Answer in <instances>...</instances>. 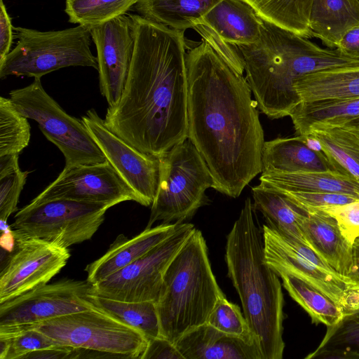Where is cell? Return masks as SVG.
I'll return each mask as SVG.
<instances>
[{
  "instance_id": "obj_10",
  "label": "cell",
  "mask_w": 359,
  "mask_h": 359,
  "mask_svg": "<svg viewBox=\"0 0 359 359\" xmlns=\"http://www.w3.org/2000/svg\"><path fill=\"white\" fill-rule=\"evenodd\" d=\"M110 208L67 199L29 203L16 212L12 228L18 235L69 248L90 240Z\"/></svg>"
},
{
  "instance_id": "obj_21",
  "label": "cell",
  "mask_w": 359,
  "mask_h": 359,
  "mask_svg": "<svg viewBox=\"0 0 359 359\" xmlns=\"http://www.w3.org/2000/svg\"><path fill=\"white\" fill-rule=\"evenodd\" d=\"M262 161V173L339 172L321 150L313 148L309 138L302 135L265 142Z\"/></svg>"
},
{
  "instance_id": "obj_13",
  "label": "cell",
  "mask_w": 359,
  "mask_h": 359,
  "mask_svg": "<svg viewBox=\"0 0 359 359\" xmlns=\"http://www.w3.org/2000/svg\"><path fill=\"white\" fill-rule=\"evenodd\" d=\"M13 234L15 243L0 273V303L48 283L70 257L68 248Z\"/></svg>"
},
{
  "instance_id": "obj_36",
  "label": "cell",
  "mask_w": 359,
  "mask_h": 359,
  "mask_svg": "<svg viewBox=\"0 0 359 359\" xmlns=\"http://www.w3.org/2000/svg\"><path fill=\"white\" fill-rule=\"evenodd\" d=\"M19 155L0 157V219L7 222L18 210L21 191L28 171H22L18 164Z\"/></svg>"
},
{
  "instance_id": "obj_7",
  "label": "cell",
  "mask_w": 359,
  "mask_h": 359,
  "mask_svg": "<svg viewBox=\"0 0 359 359\" xmlns=\"http://www.w3.org/2000/svg\"><path fill=\"white\" fill-rule=\"evenodd\" d=\"M18 42L0 61V78L8 76L41 78L68 67H90L98 70L90 50L89 28L78 25L57 31L41 32L13 27Z\"/></svg>"
},
{
  "instance_id": "obj_40",
  "label": "cell",
  "mask_w": 359,
  "mask_h": 359,
  "mask_svg": "<svg viewBox=\"0 0 359 359\" xmlns=\"http://www.w3.org/2000/svg\"><path fill=\"white\" fill-rule=\"evenodd\" d=\"M320 210L336 219L342 233L353 245L359 236V199L349 203Z\"/></svg>"
},
{
  "instance_id": "obj_6",
  "label": "cell",
  "mask_w": 359,
  "mask_h": 359,
  "mask_svg": "<svg viewBox=\"0 0 359 359\" xmlns=\"http://www.w3.org/2000/svg\"><path fill=\"white\" fill-rule=\"evenodd\" d=\"M159 158L158 185L146 229L158 221L170 224L191 219L210 202L205 192L213 184L208 165L188 138Z\"/></svg>"
},
{
  "instance_id": "obj_1",
  "label": "cell",
  "mask_w": 359,
  "mask_h": 359,
  "mask_svg": "<svg viewBox=\"0 0 359 359\" xmlns=\"http://www.w3.org/2000/svg\"><path fill=\"white\" fill-rule=\"evenodd\" d=\"M188 139L208 165L212 188L231 198L262 171L264 130L243 75L205 40L186 55Z\"/></svg>"
},
{
  "instance_id": "obj_29",
  "label": "cell",
  "mask_w": 359,
  "mask_h": 359,
  "mask_svg": "<svg viewBox=\"0 0 359 359\" xmlns=\"http://www.w3.org/2000/svg\"><path fill=\"white\" fill-rule=\"evenodd\" d=\"M318 145L335 168L359 180V137L342 126L311 129L306 136Z\"/></svg>"
},
{
  "instance_id": "obj_49",
  "label": "cell",
  "mask_w": 359,
  "mask_h": 359,
  "mask_svg": "<svg viewBox=\"0 0 359 359\" xmlns=\"http://www.w3.org/2000/svg\"><path fill=\"white\" fill-rule=\"evenodd\" d=\"M358 238H359V236Z\"/></svg>"
},
{
  "instance_id": "obj_47",
  "label": "cell",
  "mask_w": 359,
  "mask_h": 359,
  "mask_svg": "<svg viewBox=\"0 0 359 359\" xmlns=\"http://www.w3.org/2000/svg\"><path fill=\"white\" fill-rule=\"evenodd\" d=\"M359 311V305L358 306V307L355 311Z\"/></svg>"
},
{
  "instance_id": "obj_38",
  "label": "cell",
  "mask_w": 359,
  "mask_h": 359,
  "mask_svg": "<svg viewBox=\"0 0 359 359\" xmlns=\"http://www.w3.org/2000/svg\"><path fill=\"white\" fill-rule=\"evenodd\" d=\"M60 346L35 329H28L0 337L1 359H24L35 351Z\"/></svg>"
},
{
  "instance_id": "obj_20",
  "label": "cell",
  "mask_w": 359,
  "mask_h": 359,
  "mask_svg": "<svg viewBox=\"0 0 359 359\" xmlns=\"http://www.w3.org/2000/svg\"><path fill=\"white\" fill-rule=\"evenodd\" d=\"M180 224L161 223L145 228L130 239L119 235L102 257L86 266L87 280L95 285L131 264L173 234Z\"/></svg>"
},
{
  "instance_id": "obj_45",
  "label": "cell",
  "mask_w": 359,
  "mask_h": 359,
  "mask_svg": "<svg viewBox=\"0 0 359 359\" xmlns=\"http://www.w3.org/2000/svg\"><path fill=\"white\" fill-rule=\"evenodd\" d=\"M349 278L359 282V238L353 244V265Z\"/></svg>"
},
{
  "instance_id": "obj_28",
  "label": "cell",
  "mask_w": 359,
  "mask_h": 359,
  "mask_svg": "<svg viewBox=\"0 0 359 359\" xmlns=\"http://www.w3.org/2000/svg\"><path fill=\"white\" fill-rule=\"evenodd\" d=\"M254 210L259 211L271 229L307 245L299 226L301 207L284 194L259 184L252 188Z\"/></svg>"
},
{
  "instance_id": "obj_5",
  "label": "cell",
  "mask_w": 359,
  "mask_h": 359,
  "mask_svg": "<svg viewBox=\"0 0 359 359\" xmlns=\"http://www.w3.org/2000/svg\"><path fill=\"white\" fill-rule=\"evenodd\" d=\"M208 248L197 229L168 268L156 304L161 337L175 344L208 323L217 300L224 296L216 280Z\"/></svg>"
},
{
  "instance_id": "obj_26",
  "label": "cell",
  "mask_w": 359,
  "mask_h": 359,
  "mask_svg": "<svg viewBox=\"0 0 359 359\" xmlns=\"http://www.w3.org/2000/svg\"><path fill=\"white\" fill-rule=\"evenodd\" d=\"M298 135L320 127L342 126L359 117V97L302 102L289 116Z\"/></svg>"
},
{
  "instance_id": "obj_12",
  "label": "cell",
  "mask_w": 359,
  "mask_h": 359,
  "mask_svg": "<svg viewBox=\"0 0 359 359\" xmlns=\"http://www.w3.org/2000/svg\"><path fill=\"white\" fill-rule=\"evenodd\" d=\"M183 222L177 231L140 258L93 285L97 295L124 302H156L170 263L195 231Z\"/></svg>"
},
{
  "instance_id": "obj_46",
  "label": "cell",
  "mask_w": 359,
  "mask_h": 359,
  "mask_svg": "<svg viewBox=\"0 0 359 359\" xmlns=\"http://www.w3.org/2000/svg\"><path fill=\"white\" fill-rule=\"evenodd\" d=\"M342 127L353 133L359 137V117L344 123Z\"/></svg>"
},
{
  "instance_id": "obj_34",
  "label": "cell",
  "mask_w": 359,
  "mask_h": 359,
  "mask_svg": "<svg viewBox=\"0 0 359 359\" xmlns=\"http://www.w3.org/2000/svg\"><path fill=\"white\" fill-rule=\"evenodd\" d=\"M138 0H66L69 21L88 28L125 15Z\"/></svg>"
},
{
  "instance_id": "obj_41",
  "label": "cell",
  "mask_w": 359,
  "mask_h": 359,
  "mask_svg": "<svg viewBox=\"0 0 359 359\" xmlns=\"http://www.w3.org/2000/svg\"><path fill=\"white\" fill-rule=\"evenodd\" d=\"M184 359L174 344L163 337L148 339L141 359Z\"/></svg>"
},
{
  "instance_id": "obj_25",
  "label": "cell",
  "mask_w": 359,
  "mask_h": 359,
  "mask_svg": "<svg viewBox=\"0 0 359 359\" xmlns=\"http://www.w3.org/2000/svg\"><path fill=\"white\" fill-rule=\"evenodd\" d=\"M259 182L280 191L340 193L359 199V180L339 172L262 173Z\"/></svg>"
},
{
  "instance_id": "obj_48",
  "label": "cell",
  "mask_w": 359,
  "mask_h": 359,
  "mask_svg": "<svg viewBox=\"0 0 359 359\" xmlns=\"http://www.w3.org/2000/svg\"><path fill=\"white\" fill-rule=\"evenodd\" d=\"M359 2V0H357Z\"/></svg>"
},
{
  "instance_id": "obj_33",
  "label": "cell",
  "mask_w": 359,
  "mask_h": 359,
  "mask_svg": "<svg viewBox=\"0 0 359 359\" xmlns=\"http://www.w3.org/2000/svg\"><path fill=\"white\" fill-rule=\"evenodd\" d=\"M264 20L309 38V15L313 0H244Z\"/></svg>"
},
{
  "instance_id": "obj_42",
  "label": "cell",
  "mask_w": 359,
  "mask_h": 359,
  "mask_svg": "<svg viewBox=\"0 0 359 359\" xmlns=\"http://www.w3.org/2000/svg\"><path fill=\"white\" fill-rule=\"evenodd\" d=\"M13 27L6 6L0 0V61L11 52Z\"/></svg>"
},
{
  "instance_id": "obj_16",
  "label": "cell",
  "mask_w": 359,
  "mask_h": 359,
  "mask_svg": "<svg viewBox=\"0 0 359 359\" xmlns=\"http://www.w3.org/2000/svg\"><path fill=\"white\" fill-rule=\"evenodd\" d=\"M89 29L97 49L100 93L112 107L120 100L133 56L131 18L125 14Z\"/></svg>"
},
{
  "instance_id": "obj_18",
  "label": "cell",
  "mask_w": 359,
  "mask_h": 359,
  "mask_svg": "<svg viewBox=\"0 0 359 359\" xmlns=\"http://www.w3.org/2000/svg\"><path fill=\"white\" fill-rule=\"evenodd\" d=\"M263 19L244 0H222L193 29L208 43L250 45L261 36Z\"/></svg>"
},
{
  "instance_id": "obj_23",
  "label": "cell",
  "mask_w": 359,
  "mask_h": 359,
  "mask_svg": "<svg viewBox=\"0 0 359 359\" xmlns=\"http://www.w3.org/2000/svg\"><path fill=\"white\" fill-rule=\"evenodd\" d=\"M359 25L357 0H313L309 15L311 37L337 48L344 35Z\"/></svg>"
},
{
  "instance_id": "obj_19",
  "label": "cell",
  "mask_w": 359,
  "mask_h": 359,
  "mask_svg": "<svg viewBox=\"0 0 359 359\" xmlns=\"http://www.w3.org/2000/svg\"><path fill=\"white\" fill-rule=\"evenodd\" d=\"M298 222L307 245L337 273L349 278L353 245L344 236L336 219L322 210L301 207Z\"/></svg>"
},
{
  "instance_id": "obj_3",
  "label": "cell",
  "mask_w": 359,
  "mask_h": 359,
  "mask_svg": "<svg viewBox=\"0 0 359 359\" xmlns=\"http://www.w3.org/2000/svg\"><path fill=\"white\" fill-rule=\"evenodd\" d=\"M236 47L258 108L270 119L289 116L302 102L294 87L301 77L325 69L359 65V61L337 48H321L264 19L259 40Z\"/></svg>"
},
{
  "instance_id": "obj_15",
  "label": "cell",
  "mask_w": 359,
  "mask_h": 359,
  "mask_svg": "<svg viewBox=\"0 0 359 359\" xmlns=\"http://www.w3.org/2000/svg\"><path fill=\"white\" fill-rule=\"evenodd\" d=\"M56 199L102 203L111 207L127 201L140 204L138 196L108 161L65 167L57 177L30 203L35 204Z\"/></svg>"
},
{
  "instance_id": "obj_35",
  "label": "cell",
  "mask_w": 359,
  "mask_h": 359,
  "mask_svg": "<svg viewBox=\"0 0 359 359\" xmlns=\"http://www.w3.org/2000/svg\"><path fill=\"white\" fill-rule=\"evenodd\" d=\"M10 98L0 97V157L19 155L28 146L30 126Z\"/></svg>"
},
{
  "instance_id": "obj_27",
  "label": "cell",
  "mask_w": 359,
  "mask_h": 359,
  "mask_svg": "<svg viewBox=\"0 0 359 359\" xmlns=\"http://www.w3.org/2000/svg\"><path fill=\"white\" fill-rule=\"evenodd\" d=\"M222 0H138V15L172 29L184 31L195 25Z\"/></svg>"
},
{
  "instance_id": "obj_2",
  "label": "cell",
  "mask_w": 359,
  "mask_h": 359,
  "mask_svg": "<svg viewBox=\"0 0 359 359\" xmlns=\"http://www.w3.org/2000/svg\"><path fill=\"white\" fill-rule=\"evenodd\" d=\"M134 46L118 102L104 123L138 150L160 156L188 138V80L184 32L130 15Z\"/></svg>"
},
{
  "instance_id": "obj_14",
  "label": "cell",
  "mask_w": 359,
  "mask_h": 359,
  "mask_svg": "<svg viewBox=\"0 0 359 359\" xmlns=\"http://www.w3.org/2000/svg\"><path fill=\"white\" fill-rule=\"evenodd\" d=\"M81 120L107 160L138 196L140 205H151L159 181V156L144 153L127 143L108 128L93 109L87 111Z\"/></svg>"
},
{
  "instance_id": "obj_31",
  "label": "cell",
  "mask_w": 359,
  "mask_h": 359,
  "mask_svg": "<svg viewBox=\"0 0 359 359\" xmlns=\"http://www.w3.org/2000/svg\"><path fill=\"white\" fill-rule=\"evenodd\" d=\"M290 297L309 315L311 322L326 327L338 323L344 315L343 310L328 296L310 284L292 275L278 273Z\"/></svg>"
},
{
  "instance_id": "obj_9",
  "label": "cell",
  "mask_w": 359,
  "mask_h": 359,
  "mask_svg": "<svg viewBox=\"0 0 359 359\" xmlns=\"http://www.w3.org/2000/svg\"><path fill=\"white\" fill-rule=\"evenodd\" d=\"M9 98L22 115L38 123L44 136L60 149L65 168L107 161L82 120L68 114L45 91L40 78L11 90Z\"/></svg>"
},
{
  "instance_id": "obj_44",
  "label": "cell",
  "mask_w": 359,
  "mask_h": 359,
  "mask_svg": "<svg viewBox=\"0 0 359 359\" xmlns=\"http://www.w3.org/2000/svg\"><path fill=\"white\" fill-rule=\"evenodd\" d=\"M74 348L55 346L29 353L24 359H65L72 358Z\"/></svg>"
},
{
  "instance_id": "obj_4",
  "label": "cell",
  "mask_w": 359,
  "mask_h": 359,
  "mask_svg": "<svg viewBox=\"0 0 359 359\" xmlns=\"http://www.w3.org/2000/svg\"><path fill=\"white\" fill-rule=\"evenodd\" d=\"M224 257L262 359H282L284 296L278 275L264 259L262 230L250 198L227 235Z\"/></svg>"
},
{
  "instance_id": "obj_17",
  "label": "cell",
  "mask_w": 359,
  "mask_h": 359,
  "mask_svg": "<svg viewBox=\"0 0 359 359\" xmlns=\"http://www.w3.org/2000/svg\"><path fill=\"white\" fill-rule=\"evenodd\" d=\"M262 234L264 259L277 274L284 272L300 278L325 294L344 311L347 291L356 282L317 267L299 254L286 236L266 224L263 225Z\"/></svg>"
},
{
  "instance_id": "obj_39",
  "label": "cell",
  "mask_w": 359,
  "mask_h": 359,
  "mask_svg": "<svg viewBox=\"0 0 359 359\" xmlns=\"http://www.w3.org/2000/svg\"><path fill=\"white\" fill-rule=\"evenodd\" d=\"M292 201L307 209H323L351 203L358 198L344 194L330 192L280 191Z\"/></svg>"
},
{
  "instance_id": "obj_37",
  "label": "cell",
  "mask_w": 359,
  "mask_h": 359,
  "mask_svg": "<svg viewBox=\"0 0 359 359\" xmlns=\"http://www.w3.org/2000/svg\"><path fill=\"white\" fill-rule=\"evenodd\" d=\"M207 323L223 333L257 344L240 307L228 301L225 296L217 300Z\"/></svg>"
},
{
  "instance_id": "obj_43",
  "label": "cell",
  "mask_w": 359,
  "mask_h": 359,
  "mask_svg": "<svg viewBox=\"0 0 359 359\" xmlns=\"http://www.w3.org/2000/svg\"><path fill=\"white\" fill-rule=\"evenodd\" d=\"M337 49L346 57L359 61V25L344 35Z\"/></svg>"
},
{
  "instance_id": "obj_30",
  "label": "cell",
  "mask_w": 359,
  "mask_h": 359,
  "mask_svg": "<svg viewBox=\"0 0 359 359\" xmlns=\"http://www.w3.org/2000/svg\"><path fill=\"white\" fill-rule=\"evenodd\" d=\"M306 359H359V311L345 313Z\"/></svg>"
},
{
  "instance_id": "obj_8",
  "label": "cell",
  "mask_w": 359,
  "mask_h": 359,
  "mask_svg": "<svg viewBox=\"0 0 359 359\" xmlns=\"http://www.w3.org/2000/svg\"><path fill=\"white\" fill-rule=\"evenodd\" d=\"M35 329L56 344L104 352L121 358H140L148 339L135 328L95 307L36 323Z\"/></svg>"
},
{
  "instance_id": "obj_24",
  "label": "cell",
  "mask_w": 359,
  "mask_h": 359,
  "mask_svg": "<svg viewBox=\"0 0 359 359\" xmlns=\"http://www.w3.org/2000/svg\"><path fill=\"white\" fill-rule=\"evenodd\" d=\"M302 102L359 97V65L325 69L304 75L294 83Z\"/></svg>"
},
{
  "instance_id": "obj_11",
  "label": "cell",
  "mask_w": 359,
  "mask_h": 359,
  "mask_svg": "<svg viewBox=\"0 0 359 359\" xmlns=\"http://www.w3.org/2000/svg\"><path fill=\"white\" fill-rule=\"evenodd\" d=\"M93 285L62 279L33 288L0 303V336L29 329L36 323L95 308Z\"/></svg>"
},
{
  "instance_id": "obj_22",
  "label": "cell",
  "mask_w": 359,
  "mask_h": 359,
  "mask_svg": "<svg viewBox=\"0 0 359 359\" xmlns=\"http://www.w3.org/2000/svg\"><path fill=\"white\" fill-rule=\"evenodd\" d=\"M184 359H262L259 347L208 323L184 334L175 344Z\"/></svg>"
},
{
  "instance_id": "obj_32",
  "label": "cell",
  "mask_w": 359,
  "mask_h": 359,
  "mask_svg": "<svg viewBox=\"0 0 359 359\" xmlns=\"http://www.w3.org/2000/svg\"><path fill=\"white\" fill-rule=\"evenodd\" d=\"M94 304L96 307L138 330L148 339L161 337L156 302H124L95 294Z\"/></svg>"
}]
</instances>
